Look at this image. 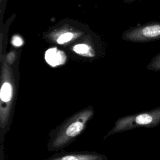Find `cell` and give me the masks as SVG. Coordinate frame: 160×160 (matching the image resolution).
<instances>
[{
	"mask_svg": "<svg viewBox=\"0 0 160 160\" xmlns=\"http://www.w3.org/2000/svg\"><path fill=\"white\" fill-rule=\"evenodd\" d=\"M8 0H0V25H2L3 22V17L4 14V12L6 11L7 2Z\"/></svg>",
	"mask_w": 160,
	"mask_h": 160,
	"instance_id": "9",
	"label": "cell"
},
{
	"mask_svg": "<svg viewBox=\"0 0 160 160\" xmlns=\"http://www.w3.org/2000/svg\"><path fill=\"white\" fill-rule=\"evenodd\" d=\"M159 18H160V15H159Z\"/></svg>",
	"mask_w": 160,
	"mask_h": 160,
	"instance_id": "12",
	"label": "cell"
},
{
	"mask_svg": "<svg viewBox=\"0 0 160 160\" xmlns=\"http://www.w3.org/2000/svg\"><path fill=\"white\" fill-rule=\"evenodd\" d=\"M90 32L86 25L72 20H63L44 32L42 37L52 44L65 46L78 42Z\"/></svg>",
	"mask_w": 160,
	"mask_h": 160,
	"instance_id": "3",
	"label": "cell"
},
{
	"mask_svg": "<svg viewBox=\"0 0 160 160\" xmlns=\"http://www.w3.org/2000/svg\"><path fill=\"white\" fill-rule=\"evenodd\" d=\"M156 58V59L159 60V62L160 63V54H159V56H158Z\"/></svg>",
	"mask_w": 160,
	"mask_h": 160,
	"instance_id": "11",
	"label": "cell"
},
{
	"mask_svg": "<svg viewBox=\"0 0 160 160\" xmlns=\"http://www.w3.org/2000/svg\"><path fill=\"white\" fill-rule=\"evenodd\" d=\"M94 39L90 33L72 46V50L76 54L85 57H94L95 51L93 49Z\"/></svg>",
	"mask_w": 160,
	"mask_h": 160,
	"instance_id": "6",
	"label": "cell"
},
{
	"mask_svg": "<svg viewBox=\"0 0 160 160\" xmlns=\"http://www.w3.org/2000/svg\"><path fill=\"white\" fill-rule=\"evenodd\" d=\"M1 90H0V126L4 129L8 125L12 113L16 96V84L11 66L5 59L4 49H0Z\"/></svg>",
	"mask_w": 160,
	"mask_h": 160,
	"instance_id": "2",
	"label": "cell"
},
{
	"mask_svg": "<svg viewBox=\"0 0 160 160\" xmlns=\"http://www.w3.org/2000/svg\"><path fill=\"white\" fill-rule=\"evenodd\" d=\"M18 58V51L16 49L11 50L5 54V59L9 66H12Z\"/></svg>",
	"mask_w": 160,
	"mask_h": 160,
	"instance_id": "8",
	"label": "cell"
},
{
	"mask_svg": "<svg viewBox=\"0 0 160 160\" xmlns=\"http://www.w3.org/2000/svg\"><path fill=\"white\" fill-rule=\"evenodd\" d=\"M121 38L124 41L138 43L159 41L160 21H150L131 27L122 32Z\"/></svg>",
	"mask_w": 160,
	"mask_h": 160,
	"instance_id": "4",
	"label": "cell"
},
{
	"mask_svg": "<svg viewBox=\"0 0 160 160\" xmlns=\"http://www.w3.org/2000/svg\"><path fill=\"white\" fill-rule=\"evenodd\" d=\"M45 58L46 61L52 66L62 64L66 61V56L64 53L56 48L49 49L46 52Z\"/></svg>",
	"mask_w": 160,
	"mask_h": 160,
	"instance_id": "7",
	"label": "cell"
},
{
	"mask_svg": "<svg viewBox=\"0 0 160 160\" xmlns=\"http://www.w3.org/2000/svg\"><path fill=\"white\" fill-rule=\"evenodd\" d=\"M136 1H141V0H123V2L126 4H129V3H132L133 2H135Z\"/></svg>",
	"mask_w": 160,
	"mask_h": 160,
	"instance_id": "10",
	"label": "cell"
},
{
	"mask_svg": "<svg viewBox=\"0 0 160 160\" xmlns=\"http://www.w3.org/2000/svg\"><path fill=\"white\" fill-rule=\"evenodd\" d=\"M94 115V108L88 106L68 118L49 133L48 151H58L69 146L84 131Z\"/></svg>",
	"mask_w": 160,
	"mask_h": 160,
	"instance_id": "1",
	"label": "cell"
},
{
	"mask_svg": "<svg viewBox=\"0 0 160 160\" xmlns=\"http://www.w3.org/2000/svg\"><path fill=\"white\" fill-rule=\"evenodd\" d=\"M105 155L90 151L65 152L54 154L44 160H107Z\"/></svg>",
	"mask_w": 160,
	"mask_h": 160,
	"instance_id": "5",
	"label": "cell"
}]
</instances>
